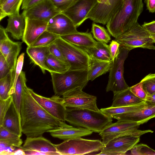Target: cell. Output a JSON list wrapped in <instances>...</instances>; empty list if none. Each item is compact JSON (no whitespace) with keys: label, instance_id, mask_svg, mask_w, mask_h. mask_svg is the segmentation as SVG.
Segmentation results:
<instances>
[{"label":"cell","instance_id":"6da1fadb","mask_svg":"<svg viewBox=\"0 0 155 155\" xmlns=\"http://www.w3.org/2000/svg\"><path fill=\"white\" fill-rule=\"evenodd\" d=\"M21 120L22 133L29 137L42 136L59 126L62 122L50 115L37 102L26 85L23 91Z\"/></svg>","mask_w":155,"mask_h":155},{"label":"cell","instance_id":"7a4b0ae2","mask_svg":"<svg viewBox=\"0 0 155 155\" xmlns=\"http://www.w3.org/2000/svg\"><path fill=\"white\" fill-rule=\"evenodd\" d=\"M143 6L142 0L124 1L121 7L106 24L110 35L116 39L131 28L137 22Z\"/></svg>","mask_w":155,"mask_h":155},{"label":"cell","instance_id":"3957f363","mask_svg":"<svg viewBox=\"0 0 155 155\" xmlns=\"http://www.w3.org/2000/svg\"><path fill=\"white\" fill-rule=\"evenodd\" d=\"M66 121L70 124L100 133L112 123V118L101 111L66 107Z\"/></svg>","mask_w":155,"mask_h":155},{"label":"cell","instance_id":"277c9868","mask_svg":"<svg viewBox=\"0 0 155 155\" xmlns=\"http://www.w3.org/2000/svg\"><path fill=\"white\" fill-rule=\"evenodd\" d=\"M55 95L62 96L68 91L78 87L83 89L89 81L87 69L69 70L62 73L50 72Z\"/></svg>","mask_w":155,"mask_h":155},{"label":"cell","instance_id":"5b68a950","mask_svg":"<svg viewBox=\"0 0 155 155\" xmlns=\"http://www.w3.org/2000/svg\"><path fill=\"white\" fill-rule=\"evenodd\" d=\"M61 51L71 70L87 69L91 56L83 48L74 45L59 36L53 43Z\"/></svg>","mask_w":155,"mask_h":155},{"label":"cell","instance_id":"8992f818","mask_svg":"<svg viewBox=\"0 0 155 155\" xmlns=\"http://www.w3.org/2000/svg\"><path fill=\"white\" fill-rule=\"evenodd\" d=\"M115 40L120 43V46L129 51L137 48L155 49L150 35L138 22Z\"/></svg>","mask_w":155,"mask_h":155},{"label":"cell","instance_id":"52a82bcc","mask_svg":"<svg viewBox=\"0 0 155 155\" xmlns=\"http://www.w3.org/2000/svg\"><path fill=\"white\" fill-rule=\"evenodd\" d=\"M61 155H84L101 151L105 145L99 140H91L81 137L64 140L54 144Z\"/></svg>","mask_w":155,"mask_h":155},{"label":"cell","instance_id":"ba28073f","mask_svg":"<svg viewBox=\"0 0 155 155\" xmlns=\"http://www.w3.org/2000/svg\"><path fill=\"white\" fill-rule=\"evenodd\" d=\"M129 51L120 46V53L112 61L110 70L109 80L106 88L107 92L117 93L130 87L124 77V65Z\"/></svg>","mask_w":155,"mask_h":155},{"label":"cell","instance_id":"9c48e42d","mask_svg":"<svg viewBox=\"0 0 155 155\" xmlns=\"http://www.w3.org/2000/svg\"><path fill=\"white\" fill-rule=\"evenodd\" d=\"M140 124L137 122L118 120L114 123H111L101 132L99 135L105 146L112 139L119 137L132 135L140 137L147 133H153V131L148 130H142L138 129Z\"/></svg>","mask_w":155,"mask_h":155},{"label":"cell","instance_id":"30bf717a","mask_svg":"<svg viewBox=\"0 0 155 155\" xmlns=\"http://www.w3.org/2000/svg\"><path fill=\"white\" fill-rule=\"evenodd\" d=\"M83 89L78 87L64 93L62 96L65 106L100 111L97 105L96 97L84 92Z\"/></svg>","mask_w":155,"mask_h":155},{"label":"cell","instance_id":"8fae6325","mask_svg":"<svg viewBox=\"0 0 155 155\" xmlns=\"http://www.w3.org/2000/svg\"><path fill=\"white\" fill-rule=\"evenodd\" d=\"M2 26L0 27V52L5 58L9 66L12 80L14 76L17 58L22 48V42H14L9 38Z\"/></svg>","mask_w":155,"mask_h":155},{"label":"cell","instance_id":"7c38bea8","mask_svg":"<svg viewBox=\"0 0 155 155\" xmlns=\"http://www.w3.org/2000/svg\"><path fill=\"white\" fill-rule=\"evenodd\" d=\"M123 2L124 0H102L91 11L87 18L96 23L106 25L112 16L121 7Z\"/></svg>","mask_w":155,"mask_h":155},{"label":"cell","instance_id":"4fadbf2b","mask_svg":"<svg viewBox=\"0 0 155 155\" xmlns=\"http://www.w3.org/2000/svg\"><path fill=\"white\" fill-rule=\"evenodd\" d=\"M28 89L32 97L46 111L56 119L65 122L66 107L63 97L54 95L50 97H46L36 94L28 87Z\"/></svg>","mask_w":155,"mask_h":155},{"label":"cell","instance_id":"5bb4252c","mask_svg":"<svg viewBox=\"0 0 155 155\" xmlns=\"http://www.w3.org/2000/svg\"><path fill=\"white\" fill-rule=\"evenodd\" d=\"M140 141V137L125 135L114 138L101 150L98 155H125Z\"/></svg>","mask_w":155,"mask_h":155},{"label":"cell","instance_id":"9a60e30c","mask_svg":"<svg viewBox=\"0 0 155 155\" xmlns=\"http://www.w3.org/2000/svg\"><path fill=\"white\" fill-rule=\"evenodd\" d=\"M97 2V0H78L61 13L70 18L77 28L87 19L88 15Z\"/></svg>","mask_w":155,"mask_h":155},{"label":"cell","instance_id":"2e32d148","mask_svg":"<svg viewBox=\"0 0 155 155\" xmlns=\"http://www.w3.org/2000/svg\"><path fill=\"white\" fill-rule=\"evenodd\" d=\"M25 17L48 22L55 15L61 13L50 0H43L30 8L24 10Z\"/></svg>","mask_w":155,"mask_h":155},{"label":"cell","instance_id":"e0dca14e","mask_svg":"<svg viewBox=\"0 0 155 155\" xmlns=\"http://www.w3.org/2000/svg\"><path fill=\"white\" fill-rule=\"evenodd\" d=\"M47 31L60 36L78 32L71 20L62 13L55 15L48 21Z\"/></svg>","mask_w":155,"mask_h":155},{"label":"cell","instance_id":"ac0fdd59","mask_svg":"<svg viewBox=\"0 0 155 155\" xmlns=\"http://www.w3.org/2000/svg\"><path fill=\"white\" fill-rule=\"evenodd\" d=\"M111 117L118 120L137 122L142 124L155 118V104H147L141 109L114 115Z\"/></svg>","mask_w":155,"mask_h":155},{"label":"cell","instance_id":"d6986e66","mask_svg":"<svg viewBox=\"0 0 155 155\" xmlns=\"http://www.w3.org/2000/svg\"><path fill=\"white\" fill-rule=\"evenodd\" d=\"M25 28L22 39L28 46H30L47 30L48 22L27 17H25Z\"/></svg>","mask_w":155,"mask_h":155},{"label":"cell","instance_id":"ffe728a7","mask_svg":"<svg viewBox=\"0 0 155 155\" xmlns=\"http://www.w3.org/2000/svg\"><path fill=\"white\" fill-rule=\"evenodd\" d=\"M53 137L64 140L90 135L93 132L82 127H75L62 121L56 128L48 131Z\"/></svg>","mask_w":155,"mask_h":155},{"label":"cell","instance_id":"44dd1931","mask_svg":"<svg viewBox=\"0 0 155 155\" xmlns=\"http://www.w3.org/2000/svg\"><path fill=\"white\" fill-rule=\"evenodd\" d=\"M22 147L25 150L46 153L50 155H61L54 144L42 136L27 137Z\"/></svg>","mask_w":155,"mask_h":155},{"label":"cell","instance_id":"7402d4cb","mask_svg":"<svg viewBox=\"0 0 155 155\" xmlns=\"http://www.w3.org/2000/svg\"><path fill=\"white\" fill-rule=\"evenodd\" d=\"M25 18L22 12L21 14H17L8 16L5 30L11 33L14 39L19 40L22 38L25 28Z\"/></svg>","mask_w":155,"mask_h":155},{"label":"cell","instance_id":"603a6c76","mask_svg":"<svg viewBox=\"0 0 155 155\" xmlns=\"http://www.w3.org/2000/svg\"><path fill=\"white\" fill-rule=\"evenodd\" d=\"M26 51L32 62L39 66L43 74H45L46 70L48 71L45 62L50 54L49 46H28Z\"/></svg>","mask_w":155,"mask_h":155},{"label":"cell","instance_id":"cb8c5ba5","mask_svg":"<svg viewBox=\"0 0 155 155\" xmlns=\"http://www.w3.org/2000/svg\"><path fill=\"white\" fill-rule=\"evenodd\" d=\"M2 127L20 137L22 136L21 117L13 101L5 114Z\"/></svg>","mask_w":155,"mask_h":155},{"label":"cell","instance_id":"d4e9b609","mask_svg":"<svg viewBox=\"0 0 155 155\" xmlns=\"http://www.w3.org/2000/svg\"><path fill=\"white\" fill-rule=\"evenodd\" d=\"M66 41L80 48H89L97 43L90 32H79L61 36Z\"/></svg>","mask_w":155,"mask_h":155},{"label":"cell","instance_id":"484cf974","mask_svg":"<svg viewBox=\"0 0 155 155\" xmlns=\"http://www.w3.org/2000/svg\"><path fill=\"white\" fill-rule=\"evenodd\" d=\"M91 57L90 65L87 69V79L92 81L97 77L110 71L112 61L100 60Z\"/></svg>","mask_w":155,"mask_h":155},{"label":"cell","instance_id":"4316f807","mask_svg":"<svg viewBox=\"0 0 155 155\" xmlns=\"http://www.w3.org/2000/svg\"><path fill=\"white\" fill-rule=\"evenodd\" d=\"M143 100L135 96L130 91V87L121 92L114 94L111 107L126 106L137 104Z\"/></svg>","mask_w":155,"mask_h":155},{"label":"cell","instance_id":"83f0119b","mask_svg":"<svg viewBox=\"0 0 155 155\" xmlns=\"http://www.w3.org/2000/svg\"><path fill=\"white\" fill-rule=\"evenodd\" d=\"M82 48L91 56L96 59L105 61L111 60L109 46L105 43L98 41L93 47Z\"/></svg>","mask_w":155,"mask_h":155},{"label":"cell","instance_id":"f1b7e54d","mask_svg":"<svg viewBox=\"0 0 155 155\" xmlns=\"http://www.w3.org/2000/svg\"><path fill=\"white\" fill-rule=\"evenodd\" d=\"M26 78L25 72L22 71L17 80L15 91L12 95L13 101L21 117V108L23 91L26 85Z\"/></svg>","mask_w":155,"mask_h":155},{"label":"cell","instance_id":"f546056e","mask_svg":"<svg viewBox=\"0 0 155 155\" xmlns=\"http://www.w3.org/2000/svg\"><path fill=\"white\" fill-rule=\"evenodd\" d=\"M147 105L145 101H143L139 103L132 105L116 107H110L107 108H101L100 110L104 113L111 117L114 115L141 109Z\"/></svg>","mask_w":155,"mask_h":155},{"label":"cell","instance_id":"4dcf8cb0","mask_svg":"<svg viewBox=\"0 0 155 155\" xmlns=\"http://www.w3.org/2000/svg\"><path fill=\"white\" fill-rule=\"evenodd\" d=\"M23 0H6L0 5V21L6 16L19 13Z\"/></svg>","mask_w":155,"mask_h":155},{"label":"cell","instance_id":"1f68e13d","mask_svg":"<svg viewBox=\"0 0 155 155\" xmlns=\"http://www.w3.org/2000/svg\"><path fill=\"white\" fill-rule=\"evenodd\" d=\"M45 64L49 72L64 73L69 70L70 68L67 62L57 58L51 54L47 58Z\"/></svg>","mask_w":155,"mask_h":155},{"label":"cell","instance_id":"d6a6232c","mask_svg":"<svg viewBox=\"0 0 155 155\" xmlns=\"http://www.w3.org/2000/svg\"><path fill=\"white\" fill-rule=\"evenodd\" d=\"M18 135L8 130L3 127H0V141L4 143L20 147L23 141Z\"/></svg>","mask_w":155,"mask_h":155},{"label":"cell","instance_id":"836d02e7","mask_svg":"<svg viewBox=\"0 0 155 155\" xmlns=\"http://www.w3.org/2000/svg\"><path fill=\"white\" fill-rule=\"evenodd\" d=\"M58 36L46 30L39 37L31 46L34 47L49 46L54 42Z\"/></svg>","mask_w":155,"mask_h":155},{"label":"cell","instance_id":"e575fe53","mask_svg":"<svg viewBox=\"0 0 155 155\" xmlns=\"http://www.w3.org/2000/svg\"><path fill=\"white\" fill-rule=\"evenodd\" d=\"M91 32L94 38L98 41L107 43L111 40L107 31L103 27L95 23L92 24Z\"/></svg>","mask_w":155,"mask_h":155},{"label":"cell","instance_id":"d590c367","mask_svg":"<svg viewBox=\"0 0 155 155\" xmlns=\"http://www.w3.org/2000/svg\"><path fill=\"white\" fill-rule=\"evenodd\" d=\"M12 76L10 72L4 78L0 79V99L8 98L11 86Z\"/></svg>","mask_w":155,"mask_h":155},{"label":"cell","instance_id":"8d00e7d4","mask_svg":"<svg viewBox=\"0 0 155 155\" xmlns=\"http://www.w3.org/2000/svg\"><path fill=\"white\" fill-rule=\"evenodd\" d=\"M143 88L147 96L155 93V74H150L141 81Z\"/></svg>","mask_w":155,"mask_h":155},{"label":"cell","instance_id":"74e56055","mask_svg":"<svg viewBox=\"0 0 155 155\" xmlns=\"http://www.w3.org/2000/svg\"><path fill=\"white\" fill-rule=\"evenodd\" d=\"M25 53H22L19 56L17 61L14 76L11 80V88L9 92V95L12 94L15 91V88L17 80L22 72L23 65Z\"/></svg>","mask_w":155,"mask_h":155},{"label":"cell","instance_id":"f35d334b","mask_svg":"<svg viewBox=\"0 0 155 155\" xmlns=\"http://www.w3.org/2000/svg\"><path fill=\"white\" fill-rule=\"evenodd\" d=\"M130 152L131 154L134 155H155V150L144 144H136Z\"/></svg>","mask_w":155,"mask_h":155},{"label":"cell","instance_id":"ab89813d","mask_svg":"<svg viewBox=\"0 0 155 155\" xmlns=\"http://www.w3.org/2000/svg\"><path fill=\"white\" fill-rule=\"evenodd\" d=\"M12 101V95L6 99H0V127L3 126L5 114Z\"/></svg>","mask_w":155,"mask_h":155},{"label":"cell","instance_id":"60d3db41","mask_svg":"<svg viewBox=\"0 0 155 155\" xmlns=\"http://www.w3.org/2000/svg\"><path fill=\"white\" fill-rule=\"evenodd\" d=\"M78 0H50L57 10L61 13L76 3Z\"/></svg>","mask_w":155,"mask_h":155},{"label":"cell","instance_id":"b9f144b4","mask_svg":"<svg viewBox=\"0 0 155 155\" xmlns=\"http://www.w3.org/2000/svg\"><path fill=\"white\" fill-rule=\"evenodd\" d=\"M131 92L137 97L145 101L147 95L144 90L141 81L138 83L130 87Z\"/></svg>","mask_w":155,"mask_h":155},{"label":"cell","instance_id":"7bdbcfd3","mask_svg":"<svg viewBox=\"0 0 155 155\" xmlns=\"http://www.w3.org/2000/svg\"><path fill=\"white\" fill-rule=\"evenodd\" d=\"M10 72L8 64L4 56L0 52V79L5 77Z\"/></svg>","mask_w":155,"mask_h":155},{"label":"cell","instance_id":"ee69618b","mask_svg":"<svg viewBox=\"0 0 155 155\" xmlns=\"http://www.w3.org/2000/svg\"><path fill=\"white\" fill-rule=\"evenodd\" d=\"M17 147L0 141V155H13Z\"/></svg>","mask_w":155,"mask_h":155},{"label":"cell","instance_id":"f6af8a7d","mask_svg":"<svg viewBox=\"0 0 155 155\" xmlns=\"http://www.w3.org/2000/svg\"><path fill=\"white\" fill-rule=\"evenodd\" d=\"M111 60L113 61L120 53V44L116 40L112 41L109 45Z\"/></svg>","mask_w":155,"mask_h":155},{"label":"cell","instance_id":"bcb514c9","mask_svg":"<svg viewBox=\"0 0 155 155\" xmlns=\"http://www.w3.org/2000/svg\"><path fill=\"white\" fill-rule=\"evenodd\" d=\"M49 49L51 54L60 60L67 62L61 51L54 43L49 46Z\"/></svg>","mask_w":155,"mask_h":155},{"label":"cell","instance_id":"7dc6e473","mask_svg":"<svg viewBox=\"0 0 155 155\" xmlns=\"http://www.w3.org/2000/svg\"><path fill=\"white\" fill-rule=\"evenodd\" d=\"M43 0H23L21 6V9H28Z\"/></svg>","mask_w":155,"mask_h":155},{"label":"cell","instance_id":"c3c4849f","mask_svg":"<svg viewBox=\"0 0 155 155\" xmlns=\"http://www.w3.org/2000/svg\"><path fill=\"white\" fill-rule=\"evenodd\" d=\"M142 26L150 35H155V21L149 23L144 22Z\"/></svg>","mask_w":155,"mask_h":155},{"label":"cell","instance_id":"681fc988","mask_svg":"<svg viewBox=\"0 0 155 155\" xmlns=\"http://www.w3.org/2000/svg\"><path fill=\"white\" fill-rule=\"evenodd\" d=\"M144 2L149 12L155 13V0H145Z\"/></svg>","mask_w":155,"mask_h":155},{"label":"cell","instance_id":"f907efd6","mask_svg":"<svg viewBox=\"0 0 155 155\" xmlns=\"http://www.w3.org/2000/svg\"><path fill=\"white\" fill-rule=\"evenodd\" d=\"M145 101L147 104H155V93L150 95L147 96Z\"/></svg>","mask_w":155,"mask_h":155},{"label":"cell","instance_id":"816d5d0a","mask_svg":"<svg viewBox=\"0 0 155 155\" xmlns=\"http://www.w3.org/2000/svg\"><path fill=\"white\" fill-rule=\"evenodd\" d=\"M25 155V152L22 147H18L14 151L13 155Z\"/></svg>","mask_w":155,"mask_h":155},{"label":"cell","instance_id":"f5cc1de1","mask_svg":"<svg viewBox=\"0 0 155 155\" xmlns=\"http://www.w3.org/2000/svg\"><path fill=\"white\" fill-rule=\"evenodd\" d=\"M154 43H155V35H150Z\"/></svg>","mask_w":155,"mask_h":155},{"label":"cell","instance_id":"db71d44e","mask_svg":"<svg viewBox=\"0 0 155 155\" xmlns=\"http://www.w3.org/2000/svg\"><path fill=\"white\" fill-rule=\"evenodd\" d=\"M6 0H0V5L3 3Z\"/></svg>","mask_w":155,"mask_h":155},{"label":"cell","instance_id":"11a10c76","mask_svg":"<svg viewBox=\"0 0 155 155\" xmlns=\"http://www.w3.org/2000/svg\"><path fill=\"white\" fill-rule=\"evenodd\" d=\"M102 0H97V2L98 3H100Z\"/></svg>","mask_w":155,"mask_h":155},{"label":"cell","instance_id":"9f6ffc18","mask_svg":"<svg viewBox=\"0 0 155 155\" xmlns=\"http://www.w3.org/2000/svg\"><path fill=\"white\" fill-rule=\"evenodd\" d=\"M128 0H124V1H128Z\"/></svg>","mask_w":155,"mask_h":155}]
</instances>
